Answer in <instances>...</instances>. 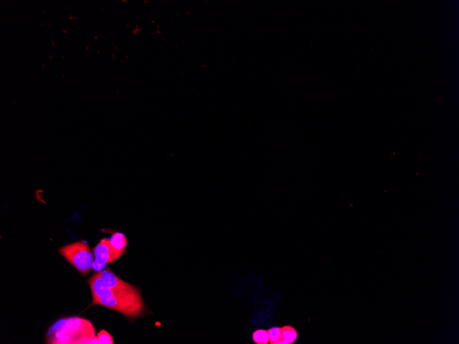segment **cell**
Instances as JSON below:
<instances>
[{"instance_id": "6da1fadb", "label": "cell", "mask_w": 459, "mask_h": 344, "mask_svg": "<svg viewBox=\"0 0 459 344\" xmlns=\"http://www.w3.org/2000/svg\"><path fill=\"white\" fill-rule=\"evenodd\" d=\"M49 344H99L95 330L89 320L80 317L62 319L49 329L46 336Z\"/></svg>"}, {"instance_id": "7a4b0ae2", "label": "cell", "mask_w": 459, "mask_h": 344, "mask_svg": "<svg viewBox=\"0 0 459 344\" xmlns=\"http://www.w3.org/2000/svg\"><path fill=\"white\" fill-rule=\"evenodd\" d=\"M95 305L105 306L119 312L129 318L140 316L145 311L141 292H120L112 290L108 286L105 287L102 296L97 299Z\"/></svg>"}, {"instance_id": "3957f363", "label": "cell", "mask_w": 459, "mask_h": 344, "mask_svg": "<svg viewBox=\"0 0 459 344\" xmlns=\"http://www.w3.org/2000/svg\"><path fill=\"white\" fill-rule=\"evenodd\" d=\"M58 251L80 274L86 275L91 271L95 260L91 249L86 241L67 245L60 248Z\"/></svg>"}, {"instance_id": "277c9868", "label": "cell", "mask_w": 459, "mask_h": 344, "mask_svg": "<svg viewBox=\"0 0 459 344\" xmlns=\"http://www.w3.org/2000/svg\"><path fill=\"white\" fill-rule=\"evenodd\" d=\"M124 252L118 251L111 246L109 239L104 238L94 248L95 260L92 264V268L96 271H100L104 266L114 262Z\"/></svg>"}, {"instance_id": "5b68a950", "label": "cell", "mask_w": 459, "mask_h": 344, "mask_svg": "<svg viewBox=\"0 0 459 344\" xmlns=\"http://www.w3.org/2000/svg\"><path fill=\"white\" fill-rule=\"evenodd\" d=\"M102 277L105 280L108 287L112 289V290L120 291V292L127 293H138L140 292L137 287L133 286L131 284L126 283L121 279H120L116 274H113V271L109 268L102 269Z\"/></svg>"}, {"instance_id": "8992f818", "label": "cell", "mask_w": 459, "mask_h": 344, "mask_svg": "<svg viewBox=\"0 0 459 344\" xmlns=\"http://www.w3.org/2000/svg\"><path fill=\"white\" fill-rule=\"evenodd\" d=\"M90 289L92 294V302L91 306L95 305L97 299L102 295L104 289L107 287V283L102 277V271H97L91 278L88 280Z\"/></svg>"}, {"instance_id": "52a82bcc", "label": "cell", "mask_w": 459, "mask_h": 344, "mask_svg": "<svg viewBox=\"0 0 459 344\" xmlns=\"http://www.w3.org/2000/svg\"><path fill=\"white\" fill-rule=\"evenodd\" d=\"M109 242H110V244L113 248H115L118 251L125 252L126 247H127V241L125 235H123V234L118 233V232L113 234L109 239Z\"/></svg>"}, {"instance_id": "ba28073f", "label": "cell", "mask_w": 459, "mask_h": 344, "mask_svg": "<svg viewBox=\"0 0 459 344\" xmlns=\"http://www.w3.org/2000/svg\"><path fill=\"white\" fill-rule=\"evenodd\" d=\"M282 339L287 344H292L297 341L299 333L297 330L291 326H285L281 328Z\"/></svg>"}, {"instance_id": "9c48e42d", "label": "cell", "mask_w": 459, "mask_h": 344, "mask_svg": "<svg viewBox=\"0 0 459 344\" xmlns=\"http://www.w3.org/2000/svg\"><path fill=\"white\" fill-rule=\"evenodd\" d=\"M253 341L256 344H267L269 343L268 331L264 329H258L253 334Z\"/></svg>"}, {"instance_id": "30bf717a", "label": "cell", "mask_w": 459, "mask_h": 344, "mask_svg": "<svg viewBox=\"0 0 459 344\" xmlns=\"http://www.w3.org/2000/svg\"><path fill=\"white\" fill-rule=\"evenodd\" d=\"M267 331L269 336V344H275L276 342L282 340L281 328L275 326L267 330Z\"/></svg>"}, {"instance_id": "8fae6325", "label": "cell", "mask_w": 459, "mask_h": 344, "mask_svg": "<svg viewBox=\"0 0 459 344\" xmlns=\"http://www.w3.org/2000/svg\"><path fill=\"white\" fill-rule=\"evenodd\" d=\"M99 343L103 344H113V340L112 337L107 331L102 330L99 333L98 336Z\"/></svg>"}, {"instance_id": "7c38bea8", "label": "cell", "mask_w": 459, "mask_h": 344, "mask_svg": "<svg viewBox=\"0 0 459 344\" xmlns=\"http://www.w3.org/2000/svg\"><path fill=\"white\" fill-rule=\"evenodd\" d=\"M275 344H287V343L284 341V340H283V339H282V340H279V341L276 342Z\"/></svg>"}]
</instances>
